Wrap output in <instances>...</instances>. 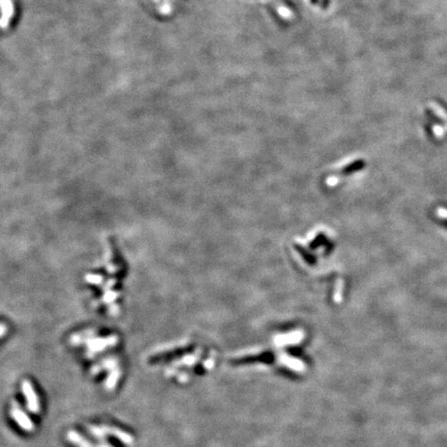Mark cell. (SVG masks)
Here are the masks:
<instances>
[{
  "instance_id": "6da1fadb",
  "label": "cell",
  "mask_w": 447,
  "mask_h": 447,
  "mask_svg": "<svg viewBox=\"0 0 447 447\" xmlns=\"http://www.w3.org/2000/svg\"><path fill=\"white\" fill-rule=\"evenodd\" d=\"M118 271L119 267L117 262L115 263L113 258L109 256V259L107 258L106 260L105 266L101 270L94 272V274H90L87 282L90 286L101 291V302L108 305V310L112 315H115L118 312V306L115 304V301L118 298V292L116 289Z\"/></svg>"
},
{
  "instance_id": "7a4b0ae2",
  "label": "cell",
  "mask_w": 447,
  "mask_h": 447,
  "mask_svg": "<svg viewBox=\"0 0 447 447\" xmlns=\"http://www.w3.org/2000/svg\"><path fill=\"white\" fill-rule=\"evenodd\" d=\"M96 335H97V331L94 330L92 334L84 342V344L87 347L86 356L88 358H94L97 354L102 353L107 349L115 347L119 342L118 336L114 335V334L109 335V336H105V337H98Z\"/></svg>"
},
{
  "instance_id": "3957f363",
  "label": "cell",
  "mask_w": 447,
  "mask_h": 447,
  "mask_svg": "<svg viewBox=\"0 0 447 447\" xmlns=\"http://www.w3.org/2000/svg\"><path fill=\"white\" fill-rule=\"evenodd\" d=\"M88 431L92 436L100 440H104L107 436H113L126 445H132L134 443V438L129 433L116 427L106 425H89Z\"/></svg>"
},
{
  "instance_id": "277c9868",
  "label": "cell",
  "mask_w": 447,
  "mask_h": 447,
  "mask_svg": "<svg viewBox=\"0 0 447 447\" xmlns=\"http://www.w3.org/2000/svg\"><path fill=\"white\" fill-rule=\"evenodd\" d=\"M22 393L25 396L27 409L32 413H39L40 411V402L38 394L35 391V388L33 387L32 383L28 380H23L21 384Z\"/></svg>"
},
{
  "instance_id": "5b68a950",
  "label": "cell",
  "mask_w": 447,
  "mask_h": 447,
  "mask_svg": "<svg viewBox=\"0 0 447 447\" xmlns=\"http://www.w3.org/2000/svg\"><path fill=\"white\" fill-rule=\"evenodd\" d=\"M11 416L12 418L16 421V423L25 431H28V433H32V431L35 430V425L33 423V421L30 420V418L28 416L20 409L19 405L16 403H13L12 409H11Z\"/></svg>"
},
{
  "instance_id": "8992f818",
  "label": "cell",
  "mask_w": 447,
  "mask_h": 447,
  "mask_svg": "<svg viewBox=\"0 0 447 447\" xmlns=\"http://www.w3.org/2000/svg\"><path fill=\"white\" fill-rule=\"evenodd\" d=\"M118 358L116 357H107L103 359L100 363L92 366L90 372L92 375H97L102 371H112V369L118 367Z\"/></svg>"
},
{
  "instance_id": "52a82bcc",
  "label": "cell",
  "mask_w": 447,
  "mask_h": 447,
  "mask_svg": "<svg viewBox=\"0 0 447 447\" xmlns=\"http://www.w3.org/2000/svg\"><path fill=\"white\" fill-rule=\"evenodd\" d=\"M67 438L69 442H71L73 445H76L77 447H94L89 441H87L83 436H81L78 431L76 430L68 431Z\"/></svg>"
},
{
  "instance_id": "ba28073f",
  "label": "cell",
  "mask_w": 447,
  "mask_h": 447,
  "mask_svg": "<svg viewBox=\"0 0 447 447\" xmlns=\"http://www.w3.org/2000/svg\"><path fill=\"white\" fill-rule=\"evenodd\" d=\"M120 377H121V369L119 367L112 369L111 373L105 381V389L107 391H112L117 386Z\"/></svg>"
},
{
  "instance_id": "9c48e42d",
  "label": "cell",
  "mask_w": 447,
  "mask_h": 447,
  "mask_svg": "<svg viewBox=\"0 0 447 447\" xmlns=\"http://www.w3.org/2000/svg\"><path fill=\"white\" fill-rule=\"evenodd\" d=\"M2 4L4 5V7H5V15H4V17H3V20H2V22H0V24H2V27H6L7 25V23L10 21V19H11V16H12V14H13V6H12V2L11 0H2Z\"/></svg>"
},
{
  "instance_id": "30bf717a",
  "label": "cell",
  "mask_w": 447,
  "mask_h": 447,
  "mask_svg": "<svg viewBox=\"0 0 447 447\" xmlns=\"http://www.w3.org/2000/svg\"><path fill=\"white\" fill-rule=\"evenodd\" d=\"M437 213H438V217H440L441 219H443V220H447V210H446V209H444V208H439L438 211H437Z\"/></svg>"
},
{
  "instance_id": "8fae6325",
  "label": "cell",
  "mask_w": 447,
  "mask_h": 447,
  "mask_svg": "<svg viewBox=\"0 0 447 447\" xmlns=\"http://www.w3.org/2000/svg\"><path fill=\"white\" fill-rule=\"evenodd\" d=\"M7 330H8L7 326L5 324H2V323H0V338L6 335Z\"/></svg>"
},
{
  "instance_id": "7c38bea8",
  "label": "cell",
  "mask_w": 447,
  "mask_h": 447,
  "mask_svg": "<svg viewBox=\"0 0 447 447\" xmlns=\"http://www.w3.org/2000/svg\"><path fill=\"white\" fill-rule=\"evenodd\" d=\"M98 447H113V446H112V445H110V444H108V443H103V444L99 445Z\"/></svg>"
}]
</instances>
